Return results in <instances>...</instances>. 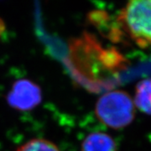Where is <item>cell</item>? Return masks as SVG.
<instances>
[{"label":"cell","instance_id":"1","mask_svg":"<svg viewBox=\"0 0 151 151\" xmlns=\"http://www.w3.org/2000/svg\"><path fill=\"white\" fill-rule=\"evenodd\" d=\"M116 23L123 36L140 48H151V0H128Z\"/></svg>","mask_w":151,"mask_h":151},{"label":"cell","instance_id":"6","mask_svg":"<svg viewBox=\"0 0 151 151\" xmlns=\"http://www.w3.org/2000/svg\"><path fill=\"white\" fill-rule=\"evenodd\" d=\"M16 151H60L52 141L45 139H32L19 146Z\"/></svg>","mask_w":151,"mask_h":151},{"label":"cell","instance_id":"4","mask_svg":"<svg viewBox=\"0 0 151 151\" xmlns=\"http://www.w3.org/2000/svg\"><path fill=\"white\" fill-rule=\"evenodd\" d=\"M81 151H118V145L113 137L108 134L93 132L84 139Z\"/></svg>","mask_w":151,"mask_h":151},{"label":"cell","instance_id":"5","mask_svg":"<svg viewBox=\"0 0 151 151\" xmlns=\"http://www.w3.org/2000/svg\"><path fill=\"white\" fill-rule=\"evenodd\" d=\"M134 102L139 111L151 115V78L142 80L137 83Z\"/></svg>","mask_w":151,"mask_h":151},{"label":"cell","instance_id":"2","mask_svg":"<svg viewBox=\"0 0 151 151\" xmlns=\"http://www.w3.org/2000/svg\"><path fill=\"white\" fill-rule=\"evenodd\" d=\"M95 113L104 125L113 129H124L134 119V102L123 90L108 92L97 100Z\"/></svg>","mask_w":151,"mask_h":151},{"label":"cell","instance_id":"3","mask_svg":"<svg viewBox=\"0 0 151 151\" xmlns=\"http://www.w3.org/2000/svg\"><path fill=\"white\" fill-rule=\"evenodd\" d=\"M42 90L29 79H19L11 86L6 100L11 108L20 112L31 111L42 101Z\"/></svg>","mask_w":151,"mask_h":151}]
</instances>
